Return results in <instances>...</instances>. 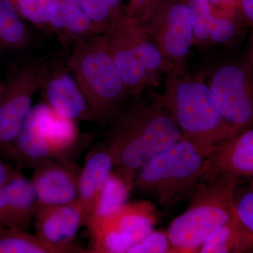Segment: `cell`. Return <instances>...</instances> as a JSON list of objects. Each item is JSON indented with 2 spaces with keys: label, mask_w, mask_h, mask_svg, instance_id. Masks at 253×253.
Wrapping results in <instances>:
<instances>
[{
  "label": "cell",
  "mask_w": 253,
  "mask_h": 253,
  "mask_svg": "<svg viewBox=\"0 0 253 253\" xmlns=\"http://www.w3.org/2000/svg\"><path fill=\"white\" fill-rule=\"evenodd\" d=\"M21 17L36 25L49 23V11L54 0H11Z\"/></svg>",
  "instance_id": "obj_25"
},
{
  "label": "cell",
  "mask_w": 253,
  "mask_h": 253,
  "mask_svg": "<svg viewBox=\"0 0 253 253\" xmlns=\"http://www.w3.org/2000/svg\"><path fill=\"white\" fill-rule=\"evenodd\" d=\"M251 180L253 181V177L252 178V179H251Z\"/></svg>",
  "instance_id": "obj_33"
},
{
  "label": "cell",
  "mask_w": 253,
  "mask_h": 253,
  "mask_svg": "<svg viewBox=\"0 0 253 253\" xmlns=\"http://www.w3.org/2000/svg\"><path fill=\"white\" fill-rule=\"evenodd\" d=\"M41 82V73L33 68H24L0 89V147L6 156L22 130Z\"/></svg>",
  "instance_id": "obj_9"
},
{
  "label": "cell",
  "mask_w": 253,
  "mask_h": 253,
  "mask_svg": "<svg viewBox=\"0 0 253 253\" xmlns=\"http://www.w3.org/2000/svg\"><path fill=\"white\" fill-rule=\"evenodd\" d=\"M219 176L253 177V128L217 145L206 156L202 180Z\"/></svg>",
  "instance_id": "obj_12"
},
{
  "label": "cell",
  "mask_w": 253,
  "mask_h": 253,
  "mask_svg": "<svg viewBox=\"0 0 253 253\" xmlns=\"http://www.w3.org/2000/svg\"><path fill=\"white\" fill-rule=\"evenodd\" d=\"M94 26V32L104 33L124 15L123 0H81Z\"/></svg>",
  "instance_id": "obj_23"
},
{
  "label": "cell",
  "mask_w": 253,
  "mask_h": 253,
  "mask_svg": "<svg viewBox=\"0 0 253 253\" xmlns=\"http://www.w3.org/2000/svg\"><path fill=\"white\" fill-rule=\"evenodd\" d=\"M33 222L36 235L48 244L75 253H86L73 243L80 229L86 225L85 212L79 200L58 206H36Z\"/></svg>",
  "instance_id": "obj_11"
},
{
  "label": "cell",
  "mask_w": 253,
  "mask_h": 253,
  "mask_svg": "<svg viewBox=\"0 0 253 253\" xmlns=\"http://www.w3.org/2000/svg\"><path fill=\"white\" fill-rule=\"evenodd\" d=\"M160 97L183 137L206 156L238 134L221 114L203 76H191L186 70L171 71Z\"/></svg>",
  "instance_id": "obj_2"
},
{
  "label": "cell",
  "mask_w": 253,
  "mask_h": 253,
  "mask_svg": "<svg viewBox=\"0 0 253 253\" xmlns=\"http://www.w3.org/2000/svg\"><path fill=\"white\" fill-rule=\"evenodd\" d=\"M0 253H75L72 250L56 247L36 234L21 229H0Z\"/></svg>",
  "instance_id": "obj_20"
},
{
  "label": "cell",
  "mask_w": 253,
  "mask_h": 253,
  "mask_svg": "<svg viewBox=\"0 0 253 253\" xmlns=\"http://www.w3.org/2000/svg\"><path fill=\"white\" fill-rule=\"evenodd\" d=\"M234 214L245 227L253 234V181L248 189L235 192Z\"/></svg>",
  "instance_id": "obj_28"
},
{
  "label": "cell",
  "mask_w": 253,
  "mask_h": 253,
  "mask_svg": "<svg viewBox=\"0 0 253 253\" xmlns=\"http://www.w3.org/2000/svg\"><path fill=\"white\" fill-rule=\"evenodd\" d=\"M239 179L219 176L200 181L189 206L168 228V237L176 253L199 252L206 239L233 217Z\"/></svg>",
  "instance_id": "obj_3"
},
{
  "label": "cell",
  "mask_w": 253,
  "mask_h": 253,
  "mask_svg": "<svg viewBox=\"0 0 253 253\" xmlns=\"http://www.w3.org/2000/svg\"><path fill=\"white\" fill-rule=\"evenodd\" d=\"M176 253L168 237L167 231H153L131 248L127 253Z\"/></svg>",
  "instance_id": "obj_27"
},
{
  "label": "cell",
  "mask_w": 253,
  "mask_h": 253,
  "mask_svg": "<svg viewBox=\"0 0 253 253\" xmlns=\"http://www.w3.org/2000/svg\"><path fill=\"white\" fill-rule=\"evenodd\" d=\"M23 127L51 148L56 161L72 162L70 154L76 149L80 138L76 121L60 117L45 103H40L32 108Z\"/></svg>",
  "instance_id": "obj_13"
},
{
  "label": "cell",
  "mask_w": 253,
  "mask_h": 253,
  "mask_svg": "<svg viewBox=\"0 0 253 253\" xmlns=\"http://www.w3.org/2000/svg\"><path fill=\"white\" fill-rule=\"evenodd\" d=\"M236 17L238 21L253 28V0H239Z\"/></svg>",
  "instance_id": "obj_29"
},
{
  "label": "cell",
  "mask_w": 253,
  "mask_h": 253,
  "mask_svg": "<svg viewBox=\"0 0 253 253\" xmlns=\"http://www.w3.org/2000/svg\"><path fill=\"white\" fill-rule=\"evenodd\" d=\"M132 189V186L121 174L112 171L100 194L91 221L106 217L122 207L126 204Z\"/></svg>",
  "instance_id": "obj_21"
},
{
  "label": "cell",
  "mask_w": 253,
  "mask_h": 253,
  "mask_svg": "<svg viewBox=\"0 0 253 253\" xmlns=\"http://www.w3.org/2000/svg\"><path fill=\"white\" fill-rule=\"evenodd\" d=\"M21 174L18 169L0 160V188Z\"/></svg>",
  "instance_id": "obj_30"
},
{
  "label": "cell",
  "mask_w": 253,
  "mask_h": 253,
  "mask_svg": "<svg viewBox=\"0 0 253 253\" xmlns=\"http://www.w3.org/2000/svg\"><path fill=\"white\" fill-rule=\"evenodd\" d=\"M187 4L194 22V43L204 44L209 41L212 5L208 0H187Z\"/></svg>",
  "instance_id": "obj_24"
},
{
  "label": "cell",
  "mask_w": 253,
  "mask_h": 253,
  "mask_svg": "<svg viewBox=\"0 0 253 253\" xmlns=\"http://www.w3.org/2000/svg\"><path fill=\"white\" fill-rule=\"evenodd\" d=\"M98 219H103L114 229L126 246L127 253L154 231L158 215L154 205L143 201L126 203L112 214Z\"/></svg>",
  "instance_id": "obj_17"
},
{
  "label": "cell",
  "mask_w": 253,
  "mask_h": 253,
  "mask_svg": "<svg viewBox=\"0 0 253 253\" xmlns=\"http://www.w3.org/2000/svg\"><path fill=\"white\" fill-rule=\"evenodd\" d=\"M45 104L58 116L65 119L94 121L83 91L77 81L61 69L42 76Z\"/></svg>",
  "instance_id": "obj_14"
},
{
  "label": "cell",
  "mask_w": 253,
  "mask_h": 253,
  "mask_svg": "<svg viewBox=\"0 0 253 253\" xmlns=\"http://www.w3.org/2000/svg\"><path fill=\"white\" fill-rule=\"evenodd\" d=\"M69 67L94 121H111L128 101L127 86L101 38L80 41Z\"/></svg>",
  "instance_id": "obj_5"
},
{
  "label": "cell",
  "mask_w": 253,
  "mask_h": 253,
  "mask_svg": "<svg viewBox=\"0 0 253 253\" xmlns=\"http://www.w3.org/2000/svg\"><path fill=\"white\" fill-rule=\"evenodd\" d=\"M141 95L123 105L110 121L106 134L114 168L132 187L143 165L184 138L160 95Z\"/></svg>",
  "instance_id": "obj_1"
},
{
  "label": "cell",
  "mask_w": 253,
  "mask_h": 253,
  "mask_svg": "<svg viewBox=\"0 0 253 253\" xmlns=\"http://www.w3.org/2000/svg\"><path fill=\"white\" fill-rule=\"evenodd\" d=\"M48 19L56 29L63 30L73 36H86L94 32L81 0H54Z\"/></svg>",
  "instance_id": "obj_19"
},
{
  "label": "cell",
  "mask_w": 253,
  "mask_h": 253,
  "mask_svg": "<svg viewBox=\"0 0 253 253\" xmlns=\"http://www.w3.org/2000/svg\"><path fill=\"white\" fill-rule=\"evenodd\" d=\"M113 168V155L106 144L86 155L79 176V201L85 212L86 225L94 217L98 199Z\"/></svg>",
  "instance_id": "obj_16"
},
{
  "label": "cell",
  "mask_w": 253,
  "mask_h": 253,
  "mask_svg": "<svg viewBox=\"0 0 253 253\" xmlns=\"http://www.w3.org/2000/svg\"><path fill=\"white\" fill-rule=\"evenodd\" d=\"M253 249V234L235 214L212 233L199 248L201 253H243Z\"/></svg>",
  "instance_id": "obj_18"
},
{
  "label": "cell",
  "mask_w": 253,
  "mask_h": 253,
  "mask_svg": "<svg viewBox=\"0 0 253 253\" xmlns=\"http://www.w3.org/2000/svg\"><path fill=\"white\" fill-rule=\"evenodd\" d=\"M248 49H249L248 58H249L253 63V28H252V31H251V35H250Z\"/></svg>",
  "instance_id": "obj_32"
},
{
  "label": "cell",
  "mask_w": 253,
  "mask_h": 253,
  "mask_svg": "<svg viewBox=\"0 0 253 253\" xmlns=\"http://www.w3.org/2000/svg\"><path fill=\"white\" fill-rule=\"evenodd\" d=\"M36 204L31 181L22 174L0 188V229L27 230Z\"/></svg>",
  "instance_id": "obj_15"
},
{
  "label": "cell",
  "mask_w": 253,
  "mask_h": 253,
  "mask_svg": "<svg viewBox=\"0 0 253 253\" xmlns=\"http://www.w3.org/2000/svg\"><path fill=\"white\" fill-rule=\"evenodd\" d=\"M27 31L11 0H0V47L12 49L26 39Z\"/></svg>",
  "instance_id": "obj_22"
},
{
  "label": "cell",
  "mask_w": 253,
  "mask_h": 253,
  "mask_svg": "<svg viewBox=\"0 0 253 253\" xmlns=\"http://www.w3.org/2000/svg\"><path fill=\"white\" fill-rule=\"evenodd\" d=\"M204 78L221 114L237 132L253 128L252 61H212Z\"/></svg>",
  "instance_id": "obj_7"
},
{
  "label": "cell",
  "mask_w": 253,
  "mask_h": 253,
  "mask_svg": "<svg viewBox=\"0 0 253 253\" xmlns=\"http://www.w3.org/2000/svg\"><path fill=\"white\" fill-rule=\"evenodd\" d=\"M33 168L31 181L36 192V206H58L79 200L81 168L77 165L44 158L38 161Z\"/></svg>",
  "instance_id": "obj_10"
},
{
  "label": "cell",
  "mask_w": 253,
  "mask_h": 253,
  "mask_svg": "<svg viewBox=\"0 0 253 253\" xmlns=\"http://www.w3.org/2000/svg\"><path fill=\"white\" fill-rule=\"evenodd\" d=\"M101 38L132 97L156 86L161 73L172 71L143 23L124 14Z\"/></svg>",
  "instance_id": "obj_4"
},
{
  "label": "cell",
  "mask_w": 253,
  "mask_h": 253,
  "mask_svg": "<svg viewBox=\"0 0 253 253\" xmlns=\"http://www.w3.org/2000/svg\"><path fill=\"white\" fill-rule=\"evenodd\" d=\"M235 16H214L210 27L209 41L217 44L230 42L237 36L239 23Z\"/></svg>",
  "instance_id": "obj_26"
},
{
  "label": "cell",
  "mask_w": 253,
  "mask_h": 253,
  "mask_svg": "<svg viewBox=\"0 0 253 253\" xmlns=\"http://www.w3.org/2000/svg\"><path fill=\"white\" fill-rule=\"evenodd\" d=\"M211 5L222 6L225 14L229 16H236V7L239 0H208Z\"/></svg>",
  "instance_id": "obj_31"
},
{
  "label": "cell",
  "mask_w": 253,
  "mask_h": 253,
  "mask_svg": "<svg viewBox=\"0 0 253 253\" xmlns=\"http://www.w3.org/2000/svg\"><path fill=\"white\" fill-rule=\"evenodd\" d=\"M206 158L183 138L143 165L134 176L133 189L152 195L163 207H172L194 192L202 180Z\"/></svg>",
  "instance_id": "obj_6"
},
{
  "label": "cell",
  "mask_w": 253,
  "mask_h": 253,
  "mask_svg": "<svg viewBox=\"0 0 253 253\" xmlns=\"http://www.w3.org/2000/svg\"><path fill=\"white\" fill-rule=\"evenodd\" d=\"M143 24L172 71L186 70L194 38L187 0H159Z\"/></svg>",
  "instance_id": "obj_8"
}]
</instances>
